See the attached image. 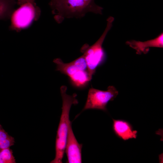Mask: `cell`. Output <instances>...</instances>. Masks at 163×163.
<instances>
[{"instance_id":"6da1fadb","label":"cell","mask_w":163,"mask_h":163,"mask_svg":"<svg viewBox=\"0 0 163 163\" xmlns=\"http://www.w3.org/2000/svg\"><path fill=\"white\" fill-rule=\"evenodd\" d=\"M49 5L58 23L65 18H82L89 12L102 14L103 9L94 0H51Z\"/></svg>"},{"instance_id":"9c48e42d","label":"cell","mask_w":163,"mask_h":163,"mask_svg":"<svg viewBox=\"0 0 163 163\" xmlns=\"http://www.w3.org/2000/svg\"><path fill=\"white\" fill-rule=\"evenodd\" d=\"M126 43L136 51V53L145 54L149 51L150 47L163 48V34L161 33L154 39L144 42L134 40L127 41Z\"/></svg>"},{"instance_id":"7a4b0ae2","label":"cell","mask_w":163,"mask_h":163,"mask_svg":"<svg viewBox=\"0 0 163 163\" xmlns=\"http://www.w3.org/2000/svg\"><path fill=\"white\" fill-rule=\"evenodd\" d=\"M67 89L65 85H62L60 88L62 101V111L56 137L55 157L51 163H62L70 121V110L72 104L78 103L76 98L77 94L68 95L66 93Z\"/></svg>"},{"instance_id":"ba28073f","label":"cell","mask_w":163,"mask_h":163,"mask_svg":"<svg viewBox=\"0 0 163 163\" xmlns=\"http://www.w3.org/2000/svg\"><path fill=\"white\" fill-rule=\"evenodd\" d=\"M112 130L117 137L124 141L136 138L138 132L134 129L129 122L123 119H112Z\"/></svg>"},{"instance_id":"7c38bea8","label":"cell","mask_w":163,"mask_h":163,"mask_svg":"<svg viewBox=\"0 0 163 163\" xmlns=\"http://www.w3.org/2000/svg\"><path fill=\"white\" fill-rule=\"evenodd\" d=\"M12 150L10 148L0 149V163H15Z\"/></svg>"},{"instance_id":"8992f818","label":"cell","mask_w":163,"mask_h":163,"mask_svg":"<svg viewBox=\"0 0 163 163\" xmlns=\"http://www.w3.org/2000/svg\"><path fill=\"white\" fill-rule=\"evenodd\" d=\"M118 94V91L113 86H108L107 91L90 88L87 99L82 112L88 109H97L107 112V105L109 101H113Z\"/></svg>"},{"instance_id":"5b68a950","label":"cell","mask_w":163,"mask_h":163,"mask_svg":"<svg viewBox=\"0 0 163 163\" xmlns=\"http://www.w3.org/2000/svg\"><path fill=\"white\" fill-rule=\"evenodd\" d=\"M20 6L11 16L10 28L17 31L28 27L34 21L37 20L40 13L35 2H27Z\"/></svg>"},{"instance_id":"3957f363","label":"cell","mask_w":163,"mask_h":163,"mask_svg":"<svg viewBox=\"0 0 163 163\" xmlns=\"http://www.w3.org/2000/svg\"><path fill=\"white\" fill-rule=\"evenodd\" d=\"M53 62L56 65V70L68 76L72 84L77 87L86 86L91 80L83 55L68 63L64 62L59 58L55 59Z\"/></svg>"},{"instance_id":"277c9868","label":"cell","mask_w":163,"mask_h":163,"mask_svg":"<svg viewBox=\"0 0 163 163\" xmlns=\"http://www.w3.org/2000/svg\"><path fill=\"white\" fill-rule=\"evenodd\" d=\"M114 18L111 16L107 19V24L103 33L98 40L93 45L89 46L85 44L81 50L86 60L90 77L91 79L97 68L103 62L105 54L102 45L105 37L111 29Z\"/></svg>"},{"instance_id":"30bf717a","label":"cell","mask_w":163,"mask_h":163,"mask_svg":"<svg viewBox=\"0 0 163 163\" xmlns=\"http://www.w3.org/2000/svg\"><path fill=\"white\" fill-rule=\"evenodd\" d=\"M16 3V0H0V20L11 17Z\"/></svg>"},{"instance_id":"8fae6325","label":"cell","mask_w":163,"mask_h":163,"mask_svg":"<svg viewBox=\"0 0 163 163\" xmlns=\"http://www.w3.org/2000/svg\"><path fill=\"white\" fill-rule=\"evenodd\" d=\"M14 143V138L6 132L0 124V149L10 148Z\"/></svg>"},{"instance_id":"4fadbf2b","label":"cell","mask_w":163,"mask_h":163,"mask_svg":"<svg viewBox=\"0 0 163 163\" xmlns=\"http://www.w3.org/2000/svg\"><path fill=\"white\" fill-rule=\"evenodd\" d=\"M17 1V3L19 5H21L27 2H34V0H16Z\"/></svg>"},{"instance_id":"52a82bcc","label":"cell","mask_w":163,"mask_h":163,"mask_svg":"<svg viewBox=\"0 0 163 163\" xmlns=\"http://www.w3.org/2000/svg\"><path fill=\"white\" fill-rule=\"evenodd\" d=\"M82 145L78 142L75 137L70 121L65 152L67 158L66 163H82Z\"/></svg>"}]
</instances>
